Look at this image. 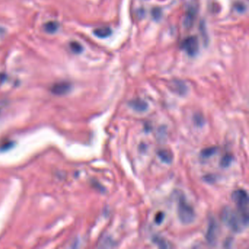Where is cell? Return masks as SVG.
Masks as SVG:
<instances>
[{
  "label": "cell",
  "instance_id": "6da1fadb",
  "mask_svg": "<svg viewBox=\"0 0 249 249\" xmlns=\"http://www.w3.org/2000/svg\"><path fill=\"white\" fill-rule=\"evenodd\" d=\"M221 218L230 230L236 233L243 231L248 224V218L245 217L237 209L234 210L229 206L222 209Z\"/></svg>",
  "mask_w": 249,
  "mask_h": 249
},
{
  "label": "cell",
  "instance_id": "7a4b0ae2",
  "mask_svg": "<svg viewBox=\"0 0 249 249\" xmlns=\"http://www.w3.org/2000/svg\"><path fill=\"white\" fill-rule=\"evenodd\" d=\"M177 216L183 224L192 223L195 218V212L190 204L184 197H180L177 203Z\"/></svg>",
  "mask_w": 249,
  "mask_h": 249
},
{
  "label": "cell",
  "instance_id": "3957f363",
  "mask_svg": "<svg viewBox=\"0 0 249 249\" xmlns=\"http://www.w3.org/2000/svg\"><path fill=\"white\" fill-rule=\"evenodd\" d=\"M232 199L235 203L237 210L245 217L248 218V195L243 189H239L232 194Z\"/></svg>",
  "mask_w": 249,
  "mask_h": 249
},
{
  "label": "cell",
  "instance_id": "277c9868",
  "mask_svg": "<svg viewBox=\"0 0 249 249\" xmlns=\"http://www.w3.org/2000/svg\"><path fill=\"white\" fill-rule=\"evenodd\" d=\"M218 232H219V228H218V223L216 222L215 218H211L209 221L208 229L205 234L206 240L210 245L213 246V245L216 243Z\"/></svg>",
  "mask_w": 249,
  "mask_h": 249
},
{
  "label": "cell",
  "instance_id": "5b68a950",
  "mask_svg": "<svg viewBox=\"0 0 249 249\" xmlns=\"http://www.w3.org/2000/svg\"><path fill=\"white\" fill-rule=\"evenodd\" d=\"M182 47L189 56H194L199 50V42L197 38L194 36L189 37L183 42Z\"/></svg>",
  "mask_w": 249,
  "mask_h": 249
},
{
  "label": "cell",
  "instance_id": "8992f818",
  "mask_svg": "<svg viewBox=\"0 0 249 249\" xmlns=\"http://www.w3.org/2000/svg\"><path fill=\"white\" fill-rule=\"evenodd\" d=\"M196 15H197V10H196V7L191 6L186 11L184 19H183V26H184L186 28H190L193 26Z\"/></svg>",
  "mask_w": 249,
  "mask_h": 249
},
{
  "label": "cell",
  "instance_id": "52a82bcc",
  "mask_svg": "<svg viewBox=\"0 0 249 249\" xmlns=\"http://www.w3.org/2000/svg\"><path fill=\"white\" fill-rule=\"evenodd\" d=\"M129 105L134 111L138 112V113L145 112L146 111H147V109H148V103H147L145 100H143V99H140V98L134 99L133 100L130 101L129 103Z\"/></svg>",
  "mask_w": 249,
  "mask_h": 249
},
{
  "label": "cell",
  "instance_id": "ba28073f",
  "mask_svg": "<svg viewBox=\"0 0 249 249\" xmlns=\"http://www.w3.org/2000/svg\"><path fill=\"white\" fill-rule=\"evenodd\" d=\"M70 84L66 82H61L56 83L52 87L51 91L52 92L57 95H62L67 94L70 90Z\"/></svg>",
  "mask_w": 249,
  "mask_h": 249
},
{
  "label": "cell",
  "instance_id": "9c48e42d",
  "mask_svg": "<svg viewBox=\"0 0 249 249\" xmlns=\"http://www.w3.org/2000/svg\"><path fill=\"white\" fill-rule=\"evenodd\" d=\"M94 34L95 36H97V37L106 38L111 35L112 30L111 28L107 27V26H103V27H99L94 29Z\"/></svg>",
  "mask_w": 249,
  "mask_h": 249
},
{
  "label": "cell",
  "instance_id": "30bf717a",
  "mask_svg": "<svg viewBox=\"0 0 249 249\" xmlns=\"http://www.w3.org/2000/svg\"><path fill=\"white\" fill-rule=\"evenodd\" d=\"M158 156L162 162L167 164H170L173 161V155L167 150H161L158 152Z\"/></svg>",
  "mask_w": 249,
  "mask_h": 249
},
{
  "label": "cell",
  "instance_id": "8fae6325",
  "mask_svg": "<svg viewBox=\"0 0 249 249\" xmlns=\"http://www.w3.org/2000/svg\"><path fill=\"white\" fill-rule=\"evenodd\" d=\"M153 241H154V243L157 245L159 248H168L171 247L170 243H168V242H167L166 240H164V238H161V237L154 236V238H153Z\"/></svg>",
  "mask_w": 249,
  "mask_h": 249
},
{
  "label": "cell",
  "instance_id": "7c38bea8",
  "mask_svg": "<svg viewBox=\"0 0 249 249\" xmlns=\"http://www.w3.org/2000/svg\"><path fill=\"white\" fill-rule=\"evenodd\" d=\"M217 151V148L216 147H210L205 149H203L201 152V156L203 158H209L213 156Z\"/></svg>",
  "mask_w": 249,
  "mask_h": 249
},
{
  "label": "cell",
  "instance_id": "4fadbf2b",
  "mask_svg": "<svg viewBox=\"0 0 249 249\" xmlns=\"http://www.w3.org/2000/svg\"><path fill=\"white\" fill-rule=\"evenodd\" d=\"M59 25L56 22L54 21H50L47 23L46 25H45V30L46 32H49V33H54L58 29Z\"/></svg>",
  "mask_w": 249,
  "mask_h": 249
},
{
  "label": "cell",
  "instance_id": "5bb4252c",
  "mask_svg": "<svg viewBox=\"0 0 249 249\" xmlns=\"http://www.w3.org/2000/svg\"><path fill=\"white\" fill-rule=\"evenodd\" d=\"M231 162H232V156H230V155H225V156L223 157V159H221V166L223 167H227Z\"/></svg>",
  "mask_w": 249,
  "mask_h": 249
},
{
  "label": "cell",
  "instance_id": "9a60e30c",
  "mask_svg": "<svg viewBox=\"0 0 249 249\" xmlns=\"http://www.w3.org/2000/svg\"><path fill=\"white\" fill-rule=\"evenodd\" d=\"M71 49L75 53H81L82 51V46L77 42H72L70 44Z\"/></svg>",
  "mask_w": 249,
  "mask_h": 249
},
{
  "label": "cell",
  "instance_id": "2e32d148",
  "mask_svg": "<svg viewBox=\"0 0 249 249\" xmlns=\"http://www.w3.org/2000/svg\"><path fill=\"white\" fill-rule=\"evenodd\" d=\"M164 215L163 213H157L156 216H155V222H156V224H161L163 221V220H164Z\"/></svg>",
  "mask_w": 249,
  "mask_h": 249
},
{
  "label": "cell",
  "instance_id": "e0dca14e",
  "mask_svg": "<svg viewBox=\"0 0 249 249\" xmlns=\"http://www.w3.org/2000/svg\"><path fill=\"white\" fill-rule=\"evenodd\" d=\"M153 15L155 19H158V18L161 16V11L159 8H156L153 11Z\"/></svg>",
  "mask_w": 249,
  "mask_h": 249
}]
</instances>
